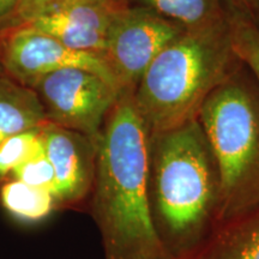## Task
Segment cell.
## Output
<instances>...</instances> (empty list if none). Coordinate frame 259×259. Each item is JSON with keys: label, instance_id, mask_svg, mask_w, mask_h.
<instances>
[{"label": "cell", "instance_id": "cell-18", "mask_svg": "<svg viewBox=\"0 0 259 259\" xmlns=\"http://www.w3.org/2000/svg\"><path fill=\"white\" fill-rule=\"evenodd\" d=\"M229 4L234 6L245 14L252 16V9H253V0H227Z\"/></svg>", "mask_w": 259, "mask_h": 259}, {"label": "cell", "instance_id": "cell-11", "mask_svg": "<svg viewBox=\"0 0 259 259\" xmlns=\"http://www.w3.org/2000/svg\"><path fill=\"white\" fill-rule=\"evenodd\" d=\"M47 124L36 92L6 74L0 76V144L12 136Z\"/></svg>", "mask_w": 259, "mask_h": 259}, {"label": "cell", "instance_id": "cell-10", "mask_svg": "<svg viewBox=\"0 0 259 259\" xmlns=\"http://www.w3.org/2000/svg\"><path fill=\"white\" fill-rule=\"evenodd\" d=\"M181 259H259V210L220 226Z\"/></svg>", "mask_w": 259, "mask_h": 259}, {"label": "cell", "instance_id": "cell-3", "mask_svg": "<svg viewBox=\"0 0 259 259\" xmlns=\"http://www.w3.org/2000/svg\"><path fill=\"white\" fill-rule=\"evenodd\" d=\"M241 64L227 15L206 27L186 29L155 58L134 92L149 135L198 119L206 99Z\"/></svg>", "mask_w": 259, "mask_h": 259}, {"label": "cell", "instance_id": "cell-2", "mask_svg": "<svg viewBox=\"0 0 259 259\" xmlns=\"http://www.w3.org/2000/svg\"><path fill=\"white\" fill-rule=\"evenodd\" d=\"M148 196L155 232L170 259L190 254L216 231L221 179L198 119L149 135Z\"/></svg>", "mask_w": 259, "mask_h": 259}, {"label": "cell", "instance_id": "cell-4", "mask_svg": "<svg viewBox=\"0 0 259 259\" xmlns=\"http://www.w3.org/2000/svg\"><path fill=\"white\" fill-rule=\"evenodd\" d=\"M198 120L221 179L219 228L259 210V85L244 64L206 99Z\"/></svg>", "mask_w": 259, "mask_h": 259}, {"label": "cell", "instance_id": "cell-21", "mask_svg": "<svg viewBox=\"0 0 259 259\" xmlns=\"http://www.w3.org/2000/svg\"><path fill=\"white\" fill-rule=\"evenodd\" d=\"M3 74H5V71H4V66H3V63H2V54H0V76H3Z\"/></svg>", "mask_w": 259, "mask_h": 259}, {"label": "cell", "instance_id": "cell-5", "mask_svg": "<svg viewBox=\"0 0 259 259\" xmlns=\"http://www.w3.org/2000/svg\"><path fill=\"white\" fill-rule=\"evenodd\" d=\"M47 121L95 139L122 92L90 71L63 69L41 77L32 88Z\"/></svg>", "mask_w": 259, "mask_h": 259}, {"label": "cell", "instance_id": "cell-12", "mask_svg": "<svg viewBox=\"0 0 259 259\" xmlns=\"http://www.w3.org/2000/svg\"><path fill=\"white\" fill-rule=\"evenodd\" d=\"M0 205L12 219L24 225L45 221L57 210L56 198L51 191L15 179L6 180L0 185Z\"/></svg>", "mask_w": 259, "mask_h": 259}, {"label": "cell", "instance_id": "cell-14", "mask_svg": "<svg viewBox=\"0 0 259 259\" xmlns=\"http://www.w3.org/2000/svg\"><path fill=\"white\" fill-rule=\"evenodd\" d=\"M231 36L234 51L259 85V28L250 15L245 14L226 0Z\"/></svg>", "mask_w": 259, "mask_h": 259}, {"label": "cell", "instance_id": "cell-20", "mask_svg": "<svg viewBox=\"0 0 259 259\" xmlns=\"http://www.w3.org/2000/svg\"><path fill=\"white\" fill-rule=\"evenodd\" d=\"M32 2H36V0H19V5H18V9L22 8V6L29 4V3H32ZM18 11V10H17Z\"/></svg>", "mask_w": 259, "mask_h": 259}, {"label": "cell", "instance_id": "cell-8", "mask_svg": "<svg viewBox=\"0 0 259 259\" xmlns=\"http://www.w3.org/2000/svg\"><path fill=\"white\" fill-rule=\"evenodd\" d=\"M119 0H36L18 9L12 25H28L71 50L103 53Z\"/></svg>", "mask_w": 259, "mask_h": 259}, {"label": "cell", "instance_id": "cell-1", "mask_svg": "<svg viewBox=\"0 0 259 259\" xmlns=\"http://www.w3.org/2000/svg\"><path fill=\"white\" fill-rule=\"evenodd\" d=\"M96 169L90 213L103 259H170L151 220L148 196L149 131L124 90L95 138Z\"/></svg>", "mask_w": 259, "mask_h": 259}, {"label": "cell", "instance_id": "cell-6", "mask_svg": "<svg viewBox=\"0 0 259 259\" xmlns=\"http://www.w3.org/2000/svg\"><path fill=\"white\" fill-rule=\"evenodd\" d=\"M186 29L143 6L124 4L108 31L103 57L121 90H134L155 58Z\"/></svg>", "mask_w": 259, "mask_h": 259}, {"label": "cell", "instance_id": "cell-16", "mask_svg": "<svg viewBox=\"0 0 259 259\" xmlns=\"http://www.w3.org/2000/svg\"><path fill=\"white\" fill-rule=\"evenodd\" d=\"M11 179L22 181L27 185L38 187L54 192L56 176L52 163L46 156V153L31 157L23 164L16 168ZM54 196V194H53Z\"/></svg>", "mask_w": 259, "mask_h": 259}, {"label": "cell", "instance_id": "cell-7", "mask_svg": "<svg viewBox=\"0 0 259 259\" xmlns=\"http://www.w3.org/2000/svg\"><path fill=\"white\" fill-rule=\"evenodd\" d=\"M0 54L6 76L29 88L45 74L74 67L90 71L124 92L103 54L71 50L28 25H11L2 31Z\"/></svg>", "mask_w": 259, "mask_h": 259}, {"label": "cell", "instance_id": "cell-15", "mask_svg": "<svg viewBox=\"0 0 259 259\" xmlns=\"http://www.w3.org/2000/svg\"><path fill=\"white\" fill-rule=\"evenodd\" d=\"M45 153L42 127L22 132L0 144V184L11 179L16 168Z\"/></svg>", "mask_w": 259, "mask_h": 259}, {"label": "cell", "instance_id": "cell-19", "mask_svg": "<svg viewBox=\"0 0 259 259\" xmlns=\"http://www.w3.org/2000/svg\"><path fill=\"white\" fill-rule=\"evenodd\" d=\"M252 19L259 28V0H253V9H252Z\"/></svg>", "mask_w": 259, "mask_h": 259}, {"label": "cell", "instance_id": "cell-9", "mask_svg": "<svg viewBox=\"0 0 259 259\" xmlns=\"http://www.w3.org/2000/svg\"><path fill=\"white\" fill-rule=\"evenodd\" d=\"M45 153L56 176L57 209L78 208L90 199L95 180V139L47 124L42 127Z\"/></svg>", "mask_w": 259, "mask_h": 259}, {"label": "cell", "instance_id": "cell-13", "mask_svg": "<svg viewBox=\"0 0 259 259\" xmlns=\"http://www.w3.org/2000/svg\"><path fill=\"white\" fill-rule=\"evenodd\" d=\"M136 3L189 30L216 23L227 15L226 0H136Z\"/></svg>", "mask_w": 259, "mask_h": 259}, {"label": "cell", "instance_id": "cell-17", "mask_svg": "<svg viewBox=\"0 0 259 259\" xmlns=\"http://www.w3.org/2000/svg\"><path fill=\"white\" fill-rule=\"evenodd\" d=\"M19 0H0V24H11L17 14Z\"/></svg>", "mask_w": 259, "mask_h": 259}]
</instances>
